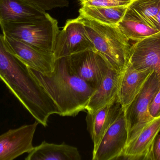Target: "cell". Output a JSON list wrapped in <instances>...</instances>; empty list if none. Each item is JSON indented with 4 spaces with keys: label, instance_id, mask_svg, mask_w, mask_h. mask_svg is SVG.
I'll return each instance as SVG.
<instances>
[{
    "label": "cell",
    "instance_id": "1",
    "mask_svg": "<svg viewBox=\"0 0 160 160\" xmlns=\"http://www.w3.org/2000/svg\"><path fill=\"white\" fill-rule=\"evenodd\" d=\"M0 79L39 124L48 126L49 117L60 114L57 105L45 88L10 50L0 33Z\"/></svg>",
    "mask_w": 160,
    "mask_h": 160
},
{
    "label": "cell",
    "instance_id": "2",
    "mask_svg": "<svg viewBox=\"0 0 160 160\" xmlns=\"http://www.w3.org/2000/svg\"><path fill=\"white\" fill-rule=\"evenodd\" d=\"M29 69L54 101L61 116H76L85 110L96 90L71 72L67 57L56 59L54 70L51 73L43 74Z\"/></svg>",
    "mask_w": 160,
    "mask_h": 160
},
{
    "label": "cell",
    "instance_id": "3",
    "mask_svg": "<svg viewBox=\"0 0 160 160\" xmlns=\"http://www.w3.org/2000/svg\"><path fill=\"white\" fill-rule=\"evenodd\" d=\"M94 50L102 55L112 68L122 70L129 60L131 45L118 26H112L80 16Z\"/></svg>",
    "mask_w": 160,
    "mask_h": 160
},
{
    "label": "cell",
    "instance_id": "4",
    "mask_svg": "<svg viewBox=\"0 0 160 160\" xmlns=\"http://www.w3.org/2000/svg\"><path fill=\"white\" fill-rule=\"evenodd\" d=\"M2 34L39 49L53 53L60 32L58 21L48 13L42 18L18 22H2Z\"/></svg>",
    "mask_w": 160,
    "mask_h": 160
},
{
    "label": "cell",
    "instance_id": "5",
    "mask_svg": "<svg viewBox=\"0 0 160 160\" xmlns=\"http://www.w3.org/2000/svg\"><path fill=\"white\" fill-rule=\"evenodd\" d=\"M160 88V78L154 71L133 101L124 109L128 131V144L154 119L149 114L148 109Z\"/></svg>",
    "mask_w": 160,
    "mask_h": 160
},
{
    "label": "cell",
    "instance_id": "6",
    "mask_svg": "<svg viewBox=\"0 0 160 160\" xmlns=\"http://www.w3.org/2000/svg\"><path fill=\"white\" fill-rule=\"evenodd\" d=\"M67 58L71 72L95 90L112 68L102 55L93 49L86 50Z\"/></svg>",
    "mask_w": 160,
    "mask_h": 160
},
{
    "label": "cell",
    "instance_id": "7",
    "mask_svg": "<svg viewBox=\"0 0 160 160\" xmlns=\"http://www.w3.org/2000/svg\"><path fill=\"white\" fill-rule=\"evenodd\" d=\"M94 47L86 33L83 23L79 16L68 20L57 39L53 54L55 59L68 57Z\"/></svg>",
    "mask_w": 160,
    "mask_h": 160
},
{
    "label": "cell",
    "instance_id": "8",
    "mask_svg": "<svg viewBox=\"0 0 160 160\" xmlns=\"http://www.w3.org/2000/svg\"><path fill=\"white\" fill-rule=\"evenodd\" d=\"M128 141V131L123 110L106 131L98 147L93 150L92 159H119L124 153Z\"/></svg>",
    "mask_w": 160,
    "mask_h": 160
},
{
    "label": "cell",
    "instance_id": "9",
    "mask_svg": "<svg viewBox=\"0 0 160 160\" xmlns=\"http://www.w3.org/2000/svg\"><path fill=\"white\" fill-rule=\"evenodd\" d=\"M24 125L0 135V160H12L29 153L33 148V139L38 125Z\"/></svg>",
    "mask_w": 160,
    "mask_h": 160
},
{
    "label": "cell",
    "instance_id": "10",
    "mask_svg": "<svg viewBox=\"0 0 160 160\" xmlns=\"http://www.w3.org/2000/svg\"><path fill=\"white\" fill-rule=\"evenodd\" d=\"M11 51L27 67L43 74L53 71V53L45 51L16 39L4 35Z\"/></svg>",
    "mask_w": 160,
    "mask_h": 160
},
{
    "label": "cell",
    "instance_id": "11",
    "mask_svg": "<svg viewBox=\"0 0 160 160\" xmlns=\"http://www.w3.org/2000/svg\"><path fill=\"white\" fill-rule=\"evenodd\" d=\"M160 132V116L128 144L121 157L129 160H155L154 145Z\"/></svg>",
    "mask_w": 160,
    "mask_h": 160
},
{
    "label": "cell",
    "instance_id": "12",
    "mask_svg": "<svg viewBox=\"0 0 160 160\" xmlns=\"http://www.w3.org/2000/svg\"><path fill=\"white\" fill-rule=\"evenodd\" d=\"M160 56V32L131 45L128 63L137 70H155Z\"/></svg>",
    "mask_w": 160,
    "mask_h": 160
},
{
    "label": "cell",
    "instance_id": "13",
    "mask_svg": "<svg viewBox=\"0 0 160 160\" xmlns=\"http://www.w3.org/2000/svg\"><path fill=\"white\" fill-rule=\"evenodd\" d=\"M123 108L118 97L113 101L93 112H87V129L94 143V149L98 147L101 140L109 127L117 119Z\"/></svg>",
    "mask_w": 160,
    "mask_h": 160
},
{
    "label": "cell",
    "instance_id": "14",
    "mask_svg": "<svg viewBox=\"0 0 160 160\" xmlns=\"http://www.w3.org/2000/svg\"><path fill=\"white\" fill-rule=\"evenodd\" d=\"M154 71L136 70L128 63L122 73L118 95L123 110L133 101Z\"/></svg>",
    "mask_w": 160,
    "mask_h": 160
},
{
    "label": "cell",
    "instance_id": "15",
    "mask_svg": "<svg viewBox=\"0 0 160 160\" xmlns=\"http://www.w3.org/2000/svg\"><path fill=\"white\" fill-rule=\"evenodd\" d=\"M124 70H118L112 68L109 69L102 82L90 97L85 109L87 112H95L118 97Z\"/></svg>",
    "mask_w": 160,
    "mask_h": 160
},
{
    "label": "cell",
    "instance_id": "16",
    "mask_svg": "<svg viewBox=\"0 0 160 160\" xmlns=\"http://www.w3.org/2000/svg\"><path fill=\"white\" fill-rule=\"evenodd\" d=\"M47 13L25 0H0V23L35 19Z\"/></svg>",
    "mask_w": 160,
    "mask_h": 160
},
{
    "label": "cell",
    "instance_id": "17",
    "mask_svg": "<svg viewBox=\"0 0 160 160\" xmlns=\"http://www.w3.org/2000/svg\"><path fill=\"white\" fill-rule=\"evenodd\" d=\"M82 159L77 147L64 142L61 144L43 142L28 153L25 160H80Z\"/></svg>",
    "mask_w": 160,
    "mask_h": 160
},
{
    "label": "cell",
    "instance_id": "18",
    "mask_svg": "<svg viewBox=\"0 0 160 160\" xmlns=\"http://www.w3.org/2000/svg\"><path fill=\"white\" fill-rule=\"evenodd\" d=\"M117 26L129 40L134 41L159 33L128 7Z\"/></svg>",
    "mask_w": 160,
    "mask_h": 160
},
{
    "label": "cell",
    "instance_id": "19",
    "mask_svg": "<svg viewBox=\"0 0 160 160\" xmlns=\"http://www.w3.org/2000/svg\"><path fill=\"white\" fill-rule=\"evenodd\" d=\"M128 7H102L82 6L79 10L80 16L101 23L117 26L125 15Z\"/></svg>",
    "mask_w": 160,
    "mask_h": 160
},
{
    "label": "cell",
    "instance_id": "20",
    "mask_svg": "<svg viewBox=\"0 0 160 160\" xmlns=\"http://www.w3.org/2000/svg\"><path fill=\"white\" fill-rule=\"evenodd\" d=\"M82 6L116 7H128L133 0H78Z\"/></svg>",
    "mask_w": 160,
    "mask_h": 160
},
{
    "label": "cell",
    "instance_id": "21",
    "mask_svg": "<svg viewBox=\"0 0 160 160\" xmlns=\"http://www.w3.org/2000/svg\"><path fill=\"white\" fill-rule=\"evenodd\" d=\"M38 7L39 8L47 11L56 8H64L69 6L68 0H25Z\"/></svg>",
    "mask_w": 160,
    "mask_h": 160
},
{
    "label": "cell",
    "instance_id": "22",
    "mask_svg": "<svg viewBox=\"0 0 160 160\" xmlns=\"http://www.w3.org/2000/svg\"><path fill=\"white\" fill-rule=\"evenodd\" d=\"M148 111L153 118H157L160 116V88L149 105Z\"/></svg>",
    "mask_w": 160,
    "mask_h": 160
},
{
    "label": "cell",
    "instance_id": "23",
    "mask_svg": "<svg viewBox=\"0 0 160 160\" xmlns=\"http://www.w3.org/2000/svg\"><path fill=\"white\" fill-rule=\"evenodd\" d=\"M154 155L155 160H160V132L157 136L154 145Z\"/></svg>",
    "mask_w": 160,
    "mask_h": 160
},
{
    "label": "cell",
    "instance_id": "24",
    "mask_svg": "<svg viewBox=\"0 0 160 160\" xmlns=\"http://www.w3.org/2000/svg\"><path fill=\"white\" fill-rule=\"evenodd\" d=\"M155 71H156L158 76L160 78V56L158 66H157V68H156V70H155Z\"/></svg>",
    "mask_w": 160,
    "mask_h": 160
}]
</instances>
